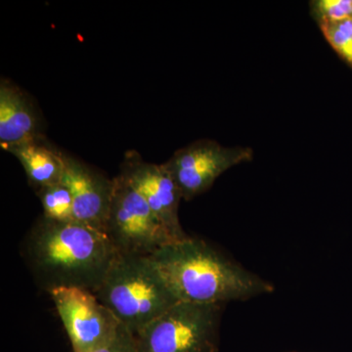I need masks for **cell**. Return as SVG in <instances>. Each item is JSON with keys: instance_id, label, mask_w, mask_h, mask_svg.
Wrapping results in <instances>:
<instances>
[{"instance_id": "cell-10", "label": "cell", "mask_w": 352, "mask_h": 352, "mask_svg": "<svg viewBox=\"0 0 352 352\" xmlns=\"http://www.w3.org/2000/svg\"><path fill=\"white\" fill-rule=\"evenodd\" d=\"M43 138L38 109L29 95L7 78L0 82V145H14Z\"/></svg>"}, {"instance_id": "cell-3", "label": "cell", "mask_w": 352, "mask_h": 352, "mask_svg": "<svg viewBox=\"0 0 352 352\" xmlns=\"http://www.w3.org/2000/svg\"><path fill=\"white\" fill-rule=\"evenodd\" d=\"M133 335L179 302L149 256H118L94 292Z\"/></svg>"}, {"instance_id": "cell-6", "label": "cell", "mask_w": 352, "mask_h": 352, "mask_svg": "<svg viewBox=\"0 0 352 352\" xmlns=\"http://www.w3.org/2000/svg\"><path fill=\"white\" fill-rule=\"evenodd\" d=\"M252 148L226 147L217 141L201 139L177 150L163 164L177 184L182 199L190 201L210 189L222 173L252 161Z\"/></svg>"}, {"instance_id": "cell-5", "label": "cell", "mask_w": 352, "mask_h": 352, "mask_svg": "<svg viewBox=\"0 0 352 352\" xmlns=\"http://www.w3.org/2000/svg\"><path fill=\"white\" fill-rule=\"evenodd\" d=\"M113 193L105 234L120 254L151 256L175 243L147 201L120 175Z\"/></svg>"}, {"instance_id": "cell-14", "label": "cell", "mask_w": 352, "mask_h": 352, "mask_svg": "<svg viewBox=\"0 0 352 352\" xmlns=\"http://www.w3.org/2000/svg\"><path fill=\"white\" fill-rule=\"evenodd\" d=\"M311 4L319 24L338 23L352 17V0H319Z\"/></svg>"}, {"instance_id": "cell-4", "label": "cell", "mask_w": 352, "mask_h": 352, "mask_svg": "<svg viewBox=\"0 0 352 352\" xmlns=\"http://www.w3.org/2000/svg\"><path fill=\"white\" fill-rule=\"evenodd\" d=\"M221 305L179 302L136 333L139 352H217Z\"/></svg>"}, {"instance_id": "cell-12", "label": "cell", "mask_w": 352, "mask_h": 352, "mask_svg": "<svg viewBox=\"0 0 352 352\" xmlns=\"http://www.w3.org/2000/svg\"><path fill=\"white\" fill-rule=\"evenodd\" d=\"M43 217L55 221H74L73 197L66 185L55 183L36 190Z\"/></svg>"}, {"instance_id": "cell-7", "label": "cell", "mask_w": 352, "mask_h": 352, "mask_svg": "<svg viewBox=\"0 0 352 352\" xmlns=\"http://www.w3.org/2000/svg\"><path fill=\"white\" fill-rule=\"evenodd\" d=\"M74 352H94L115 337L120 323L92 292L58 288L50 292Z\"/></svg>"}, {"instance_id": "cell-11", "label": "cell", "mask_w": 352, "mask_h": 352, "mask_svg": "<svg viewBox=\"0 0 352 352\" xmlns=\"http://www.w3.org/2000/svg\"><path fill=\"white\" fill-rule=\"evenodd\" d=\"M18 160L31 185L38 190L61 182L64 173V154L44 142L43 138L8 148Z\"/></svg>"}, {"instance_id": "cell-9", "label": "cell", "mask_w": 352, "mask_h": 352, "mask_svg": "<svg viewBox=\"0 0 352 352\" xmlns=\"http://www.w3.org/2000/svg\"><path fill=\"white\" fill-rule=\"evenodd\" d=\"M61 182L73 197L74 219L105 233L112 203L113 179L64 154Z\"/></svg>"}, {"instance_id": "cell-2", "label": "cell", "mask_w": 352, "mask_h": 352, "mask_svg": "<svg viewBox=\"0 0 352 352\" xmlns=\"http://www.w3.org/2000/svg\"><path fill=\"white\" fill-rule=\"evenodd\" d=\"M178 302L219 303L247 300L274 286L227 258L205 241L187 237L149 256Z\"/></svg>"}, {"instance_id": "cell-15", "label": "cell", "mask_w": 352, "mask_h": 352, "mask_svg": "<svg viewBox=\"0 0 352 352\" xmlns=\"http://www.w3.org/2000/svg\"><path fill=\"white\" fill-rule=\"evenodd\" d=\"M94 352H139L135 336L120 324L119 330L108 344Z\"/></svg>"}, {"instance_id": "cell-1", "label": "cell", "mask_w": 352, "mask_h": 352, "mask_svg": "<svg viewBox=\"0 0 352 352\" xmlns=\"http://www.w3.org/2000/svg\"><path fill=\"white\" fill-rule=\"evenodd\" d=\"M28 261L50 293L58 288L96 291L119 256L108 236L75 221L41 217L27 240Z\"/></svg>"}, {"instance_id": "cell-13", "label": "cell", "mask_w": 352, "mask_h": 352, "mask_svg": "<svg viewBox=\"0 0 352 352\" xmlns=\"http://www.w3.org/2000/svg\"><path fill=\"white\" fill-rule=\"evenodd\" d=\"M319 25L333 50L352 67V17L338 23H321Z\"/></svg>"}, {"instance_id": "cell-8", "label": "cell", "mask_w": 352, "mask_h": 352, "mask_svg": "<svg viewBox=\"0 0 352 352\" xmlns=\"http://www.w3.org/2000/svg\"><path fill=\"white\" fill-rule=\"evenodd\" d=\"M120 175L144 198L175 242L188 237L178 217L182 192L163 164L148 163L138 152L129 151Z\"/></svg>"}]
</instances>
